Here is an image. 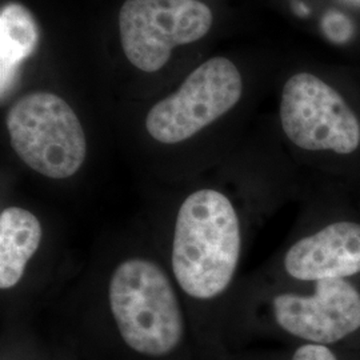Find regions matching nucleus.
Listing matches in <instances>:
<instances>
[{"instance_id": "1", "label": "nucleus", "mask_w": 360, "mask_h": 360, "mask_svg": "<svg viewBox=\"0 0 360 360\" xmlns=\"http://www.w3.org/2000/svg\"><path fill=\"white\" fill-rule=\"evenodd\" d=\"M242 255V223L230 196L214 187L187 193L176 210L168 269L183 297L210 303L231 285Z\"/></svg>"}, {"instance_id": "2", "label": "nucleus", "mask_w": 360, "mask_h": 360, "mask_svg": "<svg viewBox=\"0 0 360 360\" xmlns=\"http://www.w3.org/2000/svg\"><path fill=\"white\" fill-rule=\"evenodd\" d=\"M104 302L119 338L138 355L166 358L186 338L183 295L169 269L150 254L132 252L116 262Z\"/></svg>"}, {"instance_id": "3", "label": "nucleus", "mask_w": 360, "mask_h": 360, "mask_svg": "<svg viewBox=\"0 0 360 360\" xmlns=\"http://www.w3.org/2000/svg\"><path fill=\"white\" fill-rule=\"evenodd\" d=\"M6 129L13 153L44 179H72L86 163L82 122L56 94L38 91L19 98L7 112Z\"/></svg>"}, {"instance_id": "4", "label": "nucleus", "mask_w": 360, "mask_h": 360, "mask_svg": "<svg viewBox=\"0 0 360 360\" xmlns=\"http://www.w3.org/2000/svg\"><path fill=\"white\" fill-rule=\"evenodd\" d=\"M242 94L238 67L227 58H212L193 70L179 90L151 107L144 127L160 144L187 142L230 112Z\"/></svg>"}, {"instance_id": "5", "label": "nucleus", "mask_w": 360, "mask_h": 360, "mask_svg": "<svg viewBox=\"0 0 360 360\" xmlns=\"http://www.w3.org/2000/svg\"><path fill=\"white\" fill-rule=\"evenodd\" d=\"M212 20L199 0H126L119 13L122 47L131 65L156 72L174 49L205 38Z\"/></svg>"}, {"instance_id": "6", "label": "nucleus", "mask_w": 360, "mask_h": 360, "mask_svg": "<svg viewBox=\"0 0 360 360\" xmlns=\"http://www.w3.org/2000/svg\"><path fill=\"white\" fill-rule=\"evenodd\" d=\"M281 123L285 136L302 150L349 155L359 148L358 116L333 86L309 72L285 82Z\"/></svg>"}, {"instance_id": "7", "label": "nucleus", "mask_w": 360, "mask_h": 360, "mask_svg": "<svg viewBox=\"0 0 360 360\" xmlns=\"http://www.w3.org/2000/svg\"><path fill=\"white\" fill-rule=\"evenodd\" d=\"M272 314L288 334L315 345L335 343L359 330L360 294L346 279H323L312 295L275 296Z\"/></svg>"}, {"instance_id": "8", "label": "nucleus", "mask_w": 360, "mask_h": 360, "mask_svg": "<svg viewBox=\"0 0 360 360\" xmlns=\"http://www.w3.org/2000/svg\"><path fill=\"white\" fill-rule=\"evenodd\" d=\"M284 270L296 281L345 279L360 272V224L338 221L288 248Z\"/></svg>"}, {"instance_id": "9", "label": "nucleus", "mask_w": 360, "mask_h": 360, "mask_svg": "<svg viewBox=\"0 0 360 360\" xmlns=\"http://www.w3.org/2000/svg\"><path fill=\"white\" fill-rule=\"evenodd\" d=\"M43 221L31 208L8 205L0 211V290L15 291L26 281L30 267L44 243Z\"/></svg>"}, {"instance_id": "10", "label": "nucleus", "mask_w": 360, "mask_h": 360, "mask_svg": "<svg viewBox=\"0 0 360 360\" xmlns=\"http://www.w3.org/2000/svg\"><path fill=\"white\" fill-rule=\"evenodd\" d=\"M39 27L34 15L20 3H8L0 11V94H8L19 67L38 47Z\"/></svg>"}, {"instance_id": "11", "label": "nucleus", "mask_w": 360, "mask_h": 360, "mask_svg": "<svg viewBox=\"0 0 360 360\" xmlns=\"http://www.w3.org/2000/svg\"><path fill=\"white\" fill-rule=\"evenodd\" d=\"M292 360H338L334 352L323 345H304L297 348Z\"/></svg>"}]
</instances>
